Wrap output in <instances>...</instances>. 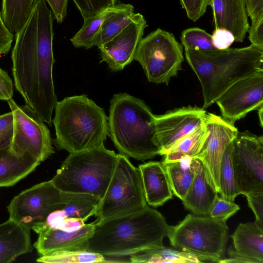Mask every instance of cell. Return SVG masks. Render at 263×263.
I'll list each match as a JSON object with an SVG mask.
<instances>
[{"instance_id": "cell-45", "label": "cell", "mask_w": 263, "mask_h": 263, "mask_svg": "<svg viewBox=\"0 0 263 263\" xmlns=\"http://www.w3.org/2000/svg\"><path fill=\"white\" fill-rule=\"evenodd\" d=\"M258 115L260 125L262 127L263 125V105L261 106L258 109Z\"/></svg>"}, {"instance_id": "cell-2", "label": "cell", "mask_w": 263, "mask_h": 263, "mask_svg": "<svg viewBox=\"0 0 263 263\" xmlns=\"http://www.w3.org/2000/svg\"><path fill=\"white\" fill-rule=\"evenodd\" d=\"M94 224L86 250L104 256L130 255L144 249L164 246L163 239L171 227L159 212L148 205L138 212Z\"/></svg>"}, {"instance_id": "cell-40", "label": "cell", "mask_w": 263, "mask_h": 263, "mask_svg": "<svg viewBox=\"0 0 263 263\" xmlns=\"http://www.w3.org/2000/svg\"><path fill=\"white\" fill-rule=\"evenodd\" d=\"M249 39L251 44L263 49V16L252 21Z\"/></svg>"}, {"instance_id": "cell-12", "label": "cell", "mask_w": 263, "mask_h": 263, "mask_svg": "<svg viewBox=\"0 0 263 263\" xmlns=\"http://www.w3.org/2000/svg\"><path fill=\"white\" fill-rule=\"evenodd\" d=\"M232 158L241 194L263 190V136L238 132L232 141Z\"/></svg>"}, {"instance_id": "cell-10", "label": "cell", "mask_w": 263, "mask_h": 263, "mask_svg": "<svg viewBox=\"0 0 263 263\" xmlns=\"http://www.w3.org/2000/svg\"><path fill=\"white\" fill-rule=\"evenodd\" d=\"M63 192L50 180L37 184L15 196L7 206L9 219L36 231L52 212L61 210Z\"/></svg>"}, {"instance_id": "cell-20", "label": "cell", "mask_w": 263, "mask_h": 263, "mask_svg": "<svg viewBox=\"0 0 263 263\" xmlns=\"http://www.w3.org/2000/svg\"><path fill=\"white\" fill-rule=\"evenodd\" d=\"M63 204L62 209L51 213L44 227L57 229L64 220L81 219L85 222L89 217L95 215L101 199L95 195L63 192Z\"/></svg>"}, {"instance_id": "cell-43", "label": "cell", "mask_w": 263, "mask_h": 263, "mask_svg": "<svg viewBox=\"0 0 263 263\" xmlns=\"http://www.w3.org/2000/svg\"><path fill=\"white\" fill-rule=\"evenodd\" d=\"M49 5L58 23L63 22L67 15L68 0H45Z\"/></svg>"}, {"instance_id": "cell-22", "label": "cell", "mask_w": 263, "mask_h": 263, "mask_svg": "<svg viewBox=\"0 0 263 263\" xmlns=\"http://www.w3.org/2000/svg\"><path fill=\"white\" fill-rule=\"evenodd\" d=\"M30 230L9 218L0 224V263L32 252Z\"/></svg>"}, {"instance_id": "cell-5", "label": "cell", "mask_w": 263, "mask_h": 263, "mask_svg": "<svg viewBox=\"0 0 263 263\" xmlns=\"http://www.w3.org/2000/svg\"><path fill=\"white\" fill-rule=\"evenodd\" d=\"M54 109L57 148L72 153L104 144L109 135L108 117L86 95L66 97L57 102Z\"/></svg>"}, {"instance_id": "cell-11", "label": "cell", "mask_w": 263, "mask_h": 263, "mask_svg": "<svg viewBox=\"0 0 263 263\" xmlns=\"http://www.w3.org/2000/svg\"><path fill=\"white\" fill-rule=\"evenodd\" d=\"M7 102L14 119L10 148L18 155L28 154L45 161L54 153L48 128L25 106H19L12 98Z\"/></svg>"}, {"instance_id": "cell-44", "label": "cell", "mask_w": 263, "mask_h": 263, "mask_svg": "<svg viewBox=\"0 0 263 263\" xmlns=\"http://www.w3.org/2000/svg\"><path fill=\"white\" fill-rule=\"evenodd\" d=\"M246 9L251 21L263 16V0H246Z\"/></svg>"}, {"instance_id": "cell-33", "label": "cell", "mask_w": 263, "mask_h": 263, "mask_svg": "<svg viewBox=\"0 0 263 263\" xmlns=\"http://www.w3.org/2000/svg\"><path fill=\"white\" fill-rule=\"evenodd\" d=\"M180 40L184 48L199 51L218 50L213 44L212 35L198 27L184 30L181 34Z\"/></svg>"}, {"instance_id": "cell-34", "label": "cell", "mask_w": 263, "mask_h": 263, "mask_svg": "<svg viewBox=\"0 0 263 263\" xmlns=\"http://www.w3.org/2000/svg\"><path fill=\"white\" fill-rule=\"evenodd\" d=\"M239 210V206L234 202L227 200L217 194L213 201L208 216L213 219L226 221Z\"/></svg>"}, {"instance_id": "cell-32", "label": "cell", "mask_w": 263, "mask_h": 263, "mask_svg": "<svg viewBox=\"0 0 263 263\" xmlns=\"http://www.w3.org/2000/svg\"><path fill=\"white\" fill-rule=\"evenodd\" d=\"M37 262L45 263H97L105 262L102 254L89 250H66L41 256Z\"/></svg>"}, {"instance_id": "cell-4", "label": "cell", "mask_w": 263, "mask_h": 263, "mask_svg": "<svg viewBox=\"0 0 263 263\" xmlns=\"http://www.w3.org/2000/svg\"><path fill=\"white\" fill-rule=\"evenodd\" d=\"M108 125L110 138L120 154L139 160L160 155L155 115L143 100L126 93L114 95Z\"/></svg>"}, {"instance_id": "cell-3", "label": "cell", "mask_w": 263, "mask_h": 263, "mask_svg": "<svg viewBox=\"0 0 263 263\" xmlns=\"http://www.w3.org/2000/svg\"><path fill=\"white\" fill-rule=\"evenodd\" d=\"M185 56L201 84L204 109L237 81L263 71V49L252 44L212 51L185 48Z\"/></svg>"}, {"instance_id": "cell-24", "label": "cell", "mask_w": 263, "mask_h": 263, "mask_svg": "<svg viewBox=\"0 0 263 263\" xmlns=\"http://www.w3.org/2000/svg\"><path fill=\"white\" fill-rule=\"evenodd\" d=\"M41 162L29 154L15 153L10 146L0 149V187L14 185L32 172Z\"/></svg>"}, {"instance_id": "cell-1", "label": "cell", "mask_w": 263, "mask_h": 263, "mask_svg": "<svg viewBox=\"0 0 263 263\" xmlns=\"http://www.w3.org/2000/svg\"><path fill=\"white\" fill-rule=\"evenodd\" d=\"M53 21L46 1L35 0L26 23L16 33L12 51L16 89L25 106L50 126L58 102L52 77Z\"/></svg>"}, {"instance_id": "cell-37", "label": "cell", "mask_w": 263, "mask_h": 263, "mask_svg": "<svg viewBox=\"0 0 263 263\" xmlns=\"http://www.w3.org/2000/svg\"><path fill=\"white\" fill-rule=\"evenodd\" d=\"M244 195L255 216V221L263 227V190L251 191Z\"/></svg>"}, {"instance_id": "cell-23", "label": "cell", "mask_w": 263, "mask_h": 263, "mask_svg": "<svg viewBox=\"0 0 263 263\" xmlns=\"http://www.w3.org/2000/svg\"><path fill=\"white\" fill-rule=\"evenodd\" d=\"M217 194L207 181L201 162L195 158L194 178L182 200L184 207L196 215L208 216Z\"/></svg>"}, {"instance_id": "cell-35", "label": "cell", "mask_w": 263, "mask_h": 263, "mask_svg": "<svg viewBox=\"0 0 263 263\" xmlns=\"http://www.w3.org/2000/svg\"><path fill=\"white\" fill-rule=\"evenodd\" d=\"M83 20L93 16L109 7L117 4V0H73Z\"/></svg>"}, {"instance_id": "cell-21", "label": "cell", "mask_w": 263, "mask_h": 263, "mask_svg": "<svg viewBox=\"0 0 263 263\" xmlns=\"http://www.w3.org/2000/svg\"><path fill=\"white\" fill-rule=\"evenodd\" d=\"M147 204L154 208L172 198L173 191L162 162L149 161L139 165Z\"/></svg>"}, {"instance_id": "cell-30", "label": "cell", "mask_w": 263, "mask_h": 263, "mask_svg": "<svg viewBox=\"0 0 263 263\" xmlns=\"http://www.w3.org/2000/svg\"><path fill=\"white\" fill-rule=\"evenodd\" d=\"M219 186L220 196L227 200L234 202L236 197L241 194L233 165L232 141L227 146L221 160Z\"/></svg>"}, {"instance_id": "cell-18", "label": "cell", "mask_w": 263, "mask_h": 263, "mask_svg": "<svg viewBox=\"0 0 263 263\" xmlns=\"http://www.w3.org/2000/svg\"><path fill=\"white\" fill-rule=\"evenodd\" d=\"M94 229L92 222L72 232L44 227L36 232L39 237L33 246L41 256L61 251L86 250L87 240Z\"/></svg>"}, {"instance_id": "cell-8", "label": "cell", "mask_w": 263, "mask_h": 263, "mask_svg": "<svg viewBox=\"0 0 263 263\" xmlns=\"http://www.w3.org/2000/svg\"><path fill=\"white\" fill-rule=\"evenodd\" d=\"M147 205L139 168L127 157L118 154L113 174L93 223L135 213Z\"/></svg>"}, {"instance_id": "cell-39", "label": "cell", "mask_w": 263, "mask_h": 263, "mask_svg": "<svg viewBox=\"0 0 263 263\" xmlns=\"http://www.w3.org/2000/svg\"><path fill=\"white\" fill-rule=\"evenodd\" d=\"M212 38L213 45L218 50L228 49L235 42V38L232 33L224 29H215Z\"/></svg>"}, {"instance_id": "cell-29", "label": "cell", "mask_w": 263, "mask_h": 263, "mask_svg": "<svg viewBox=\"0 0 263 263\" xmlns=\"http://www.w3.org/2000/svg\"><path fill=\"white\" fill-rule=\"evenodd\" d=\"M134 15V7L127 4L125 8L107 17L95 36L93 46L98 47L112 39L132 22Z\"/></svg>"}, {"instance_id": "cell-15", "label": "cell", "mask_w": 263, "mask_h": 263, "mask_svg": "<svg viewBox=\"0 0 263 263\" xmlns=\"http://www.w3.org/2000/svg\"><path fill=\"white\" fill-rule=\"evenodd\" d=\"M147 26L141 14L135 13L132 22L119 33L98 48L102 61L112 71L122 70L134 60Z\"/></svg>"}, {"instance_id": "cell-13", "label": "cell", "mask_w": 263, "mask_h": 263, "mask_svg": "<svg viewBox=\"0 0 263 263\" xmlns=\"http://www.w3.org/2000/svg\"><path fill=\"white\" fill-rule=\"evenodd\" d=\"M204 122L209 134L200 152L193 158L200 160L208 183L219 194L221 160L227 146L235 138L238 131L234 125L212 113L206 112Z\"/></svg>"}, {"instance_id": "cell-38", "label": "cell", "mask_w": 263, "mask_h": 263, "mask_svg": "<svg viewBox=\"0 0 263 263\" xmlns=\"http://www.w3.org/2000/svg\"><path fill=\"white\" fill-rule=\"evenodd\" d=\"M189 19L196 22L205 13L209 0H180Z\"/></svg>"}, {"instance_id": "cell-26", "label": "cell", "mask_w": 263, "mask_h": 263, "mask_svg": "<svg viewBox=\"0 0 263 263\" xmlns=\"http://www.w3.org/2000/svg\"><path fill=\"white\" fill-rule=\"evenodd\" d=\"M194 163L195 158L190 156L183 157L178 160L163 163L168 175L173 193L182 201L194 178Z\"/></svg>"}, {"instance_id": "cell-9", "label": "cell", "mask_w": 263, "mask_h": 263, "mask_svg": "<svg viewBox=\"0 0 263 263\" xmlns=\"http://www.w3.org/2000/svg\"><path fill=\"white\" fill-rule=\"evenodd\" d=\"M134 60L141 65L149 82L168 85L181 69L183 45L172 33L158 28L142 38Z\"/></svg>"}, {"instance_id": "cell-7", "label": "cell", "mask_w": 263, "mask_h": 263, "mask_svg": "<svg viewBox=\"0 0 263 263\" xmlns=\"http://www.w3.org/2000/svg\"><path fill=\"white\" fill-rule=\"evenodd\" d=\"M228 232L226 221L189 214L171 226L167 237L174 249L194 255L203 262H219L224 258Z\"/></svg>"}, {"instance_id": "cell-28", "label": "cell", "mask_w": 263, "mask_h": 263, "mask_svg": "<svg viewBox=\"0 0 263 263\" xmlns=\"http://www.w3.org/2000/svg\"><path fill=\"white\" fill-rule=\"evenodd\" d=\"M127 4L119 3L109 7L99 13L87 19L80 29L70 39L76 48L90 49L92 47V40L103 22L109 16L125 8Z\"/></svg>"}, {"instance_id": "cell-42", "label": "cell", "mask_w": 263, "mask_h": 263, "mask_svg": "<svg viewBox=\"0 0 263 263\" xmlns=\"http://www.w3.org/2000/svg\"><path fill=\"white\" fill-rule=\"evenodd\" d=\"M13 94L12 81L8 73L0 68V100L7 101L12 98Z\"/></svg>"}, {"instance_id": "cell-16", "label": "cell", "mask_w": 263, "mask_h": 263, "mask_svg": "<svg viewBox=\"0 0 263 263\" xmlns=\"http://www.w3.org/2000/svg\"><path fill=\"white\" fill-rule=\"evenodd\" d=\"M206 114L203 108L188 106L155 116L160 155H163L177 141L199 127L203 123Z\"/></svg>"}, {"instance_id": "cell-27", "label": "cell", "mask_w": 263, "mask_h": 263, "mask_svg": "<svg viewBox=\"0 0 263 263\" xmlns=\"http://www.w3.org/2000/svg\"><path fill=\"white\" fill-rule=\"evenodd\" d=\"M209 132L204 122L194 130L177 141L163 155L162 161L166 163L178 160L185 156L193 157L201 149Z\"/></svg>"}, {"instance_id": "cell-14", "label": "cell", "mask_w": 263, "mask_h": 263, "mask_svg": "<svg viewBox=\"0 0 263 263\" xmlns=\"http://www.w3.org/2000/svg\"><path fill=\"white\" fill-rule=\"evenodd\" d=\"M221 117L234 125L249 112L263 105V71L233 83L216 100Z\"/></svg>"}, {"instance_id": "cell-6", "label": "cell", "mask_w": 263, "mask_h": 263, "mask_svg": "<svg viewBox=\"0 0 263 263\" xmlns=\"http://www.w3.org/2000/svg\"><path fill=\"white\" fill-rule=\"evenodd\" d=\"M118 154L104 144L69 153L51 180L64 192L85 193L104 197L113 174Z\"/></svg>"}, {"instance_id": "cell-31", "label": "cell", "mask_w": 263, "mask_h": 263, "mask_svg": "<svg viewBox=\"0 0 263 263\" xmlns=\"http://www.w3.org/2000/svg\"><path fill=\"white\" fill-rule=\"evenodd\" d=\"M35 1L2 0V16L11 32L16 33L24 26Z\"/></svg>"}, {"instance_id": "cell-36", "label": "cell", "mask_w": 263, "mask_h": 263, "mask_svg": "<svg viewBox=\"0 0 263 263\" xmlns=\"http://www.w3.org/2000/svg\"><path fill=\"white\" fill-rule=\"evenodd\" d=\"M14 119L11 111L0 115V149L9 146L13 136Z\"/></svg>"}, {"instance_id": "cell-17", "label": "cell", "mask_w": 263, "mask_h": 263, "mask_svg": "<svg viewBox=\"0 0 263 263\" xmlns=\"http://www.w3.org/2000/svg\"><path fill=\"white\" fill-rule=\"evenodd\" d=\"M231 237L229 257L219 262L263 263V227L256 221L239 223Z\"/></svg>"}, {"instance_id": "cell-41", "label": "cell", "mask_w": 263, "mask_h": 263, "mask_svg": "<svg viewBox=\"0 0 263 263\" xmlns=\"http://www.w3.org/2000/svg\"><path fill=\"white\" fill-rule=\"evenodd\" d=\"M13 37V33L6 26L0 11V55L7 54L9 51Z\"/></svg>"}, {"instance_id": "cell-25", "label": "cell", "mask_w": 263, "mask_h": 263, "mask_svg": "<svg viewBox=\"0 0 263 263\" xmlns=\"http://www.w3.org/2000/svg\"><path fill=\"white\" fill-rule=\"evenodd\" d=\"M133 263H200L203 261L191 253L164 246L144 249L129 255Z\"/></svg>"}, {"instance_id": "cell-19", "label": "cell", "mask_w": 263, "mask_h": 263, "mask_svg": "<svg viewBox=\"0 0 263 263\" xmlns=\"http://www.w3.org/2000/svg\"><path fill=\"white\" fill-rule=\"evenodd\" d=\"M246 2V0H209L215 29L229 31L237 42H243L250 27Z\"/></svg>"}]
</instances>
